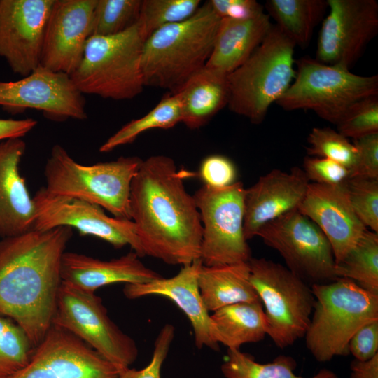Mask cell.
Listing matches in <instances>:
<instances>
[{"instance_id": "1", "label": "cell", "mask_w": 378, "mask_h": 378, "mask_svg": "<svg viewBox=\"0 0 378 378\" xmlns=\"http://www.w3.org/2000/svg\"><path fill=\"white\" fill-rule=\"evenodd\" d=\"M188 175L170 157L142 160L131 183L130 209L144 256L182 266L200 259L202 225L184 184Z\"/></svg>"}, {"instance_id": "2", "label": "cell", "mask_w": 378, "mask_h": 378, "mask_svg": "<svg viewBox=\"0 0 378 378\" xmlns=\"http://www.w3.org/2000/svg\"><path fill=\"white\" fill-rule=\"evenodd\" d=\"M71 235V228L59 227L0 239V314L19 325L34 347L52 326Z\"/></svg>"}, {"instance_id": "3", "label": "cell", "mask_w": 378, "mask_h": 378, "mask_svg": "<svg viewBox=\"0 0 378 378\" xmlns=\"http://www.w3.org/2000/svg\"><path fill=\"white\" fill-rule=\"evenodd\" d=\"M220 21L209 1L188 19L153 32L143 47L144 86L178 92L206 66Z\"/></svg>"}, {"instance_id": "4", "label": "cell", "mask_w": 378, "mask_h": 378, "mask_svg": "<svg viewBox=\"0 0 378 378\" xmlns=\"http://www.w3.org/2000/svg\"><path fill=\"white\" fill-rule=\"evenodd\" d=\"M311 288L315 303L304 335L307 349L318 362L349 354V343L355 332L378 320V294L346 278Z\"/></svg>"}, {"instance_id": "5", "label": "cell", "mask_w": 378, "mask_h": 378, "mask_svg": "<svg viewBox=\"0 0 378 378\" xmlns=\"http://www.w3.org/2000/svg\"><path fill=\"white\" fill-rule=\"evenodd\" d=\"M142 159L121 156L84 165L59 144L51 150L44 169V188L55 195L76 197L100 206L114 217L131 220L130 186Z\"/></svg>"}, {"instance_id": "6", "label": "cell", "mask_w": 378, "mask_h": 378, "mask_svg": "<svg viewBox=\"0 0 378 378\" xmlns=\"http://www.w3.org/2000/svg\"><path fill=\"white\" fill-rule=\"evenodd\" d=\"M295 48L272 24L248 59L227 76L229 109L253 124L261 123L295 76Z\"/></svg>"}, {"instance_id": "7", "label": "cell", "mask_w": 378, "mask_h": 378, "mask_svg": "<svg viewBox=\"0 0 378 378\" xmlns=\"http://www.w3.org/2000/svg\"><path fill=\"white\" fill-rule=\"evenodd\" d=\"M146 36L137 22L112 36H91L82 59L70 75L83 94L131 99L144 88L141 57Z\"/></svg>"}, {"instance_id": "8", "label": "cell", "mask_w": 378, "mask_h": 378, "mask_svg": "<svg viewBox=\"0 0 378 378\" xmlns=\"http://www.w3.org/2000/svg\"><path fill=\"white\" fill-rule=\"evenodd\" d=\"M295 76L276 102L286 111L311 110L336 125L355 102L378 95V76H360L309 56L296 61Z\"/></svg>"}, {"instance_id": "9", "label": "cell", "mask_w": 378, "mask_h": 378, "mask_svg": "<svg viewBox=\"0 0 378 378\" xmlns=\"http://www.w3.org/2000/svg\"><path fill=\"white\" fill-rule=\"evenodd\" d=\"M250 281L264 309L267 335L280 349L304 337L315 298L311 286L281 264L263 258L248 262Z\"/></svg>"}, {"instance_id": "10", "label": "cell", "mask_w": 378, "mask_h": 378, "mask_svg": "<svg viewBox=\"0 0 378 378\" xmlns=\"http://www.w3.org/2000/svg\"><path fill=\"white\" fill-rule=\"evenodd\" d=\"M52 325L78 337L120 372L139 354L132 338L110 318L102 299L62 281Z\"/></svg>"}, {"instance_id": "11", "label": "cell", "mask_w": 378, "mask_h": 378, "mask_svg": "<svg viewBox=\"0 0 378 378\" xmlns=\"http://www.w3.org/2000/svg\"><path fill=\"white\" fill-rule=\"evenodd\" d=\"M241 181L224 188L203 185L193 195L202 225L200 259L205 266L248 262L251 251L244 233Z\"/></svg>"}, {"instance_id": "12", "label": "cell", "mask_w": 378, "mask_h": 378, "mask_svg": "<svg viewBox=\"0 0 378 378\" xmlns=\"http://www.w3.org/2000/svg\"><path fill=\"white\" fill-rule=\"evenodd\" d=\"M256 236L276 251L286 267L307 284H327L338 279L329 241L298 209L265 223Z\"/></svg>"}, {"instance_id": "13", "label": "cell", "mask_w": 378, "mask_h": 378, "mask_svg": "<svg viewBox=\"0 0 378 378\" xmlns=\"http://www.w3.org/2000/svg\"><path fill=\"white\" fill-rule=\"evenodd\" d=\"M33 200L36 209L34 230L76 228L81 234L97 237L115 248L128 245L140 258L144 256L132 220L108 216L99 205L76 197L52 194L44 187L38 190Z\"/></svg>"}, {"instance_id": "14", "label": "cell", "mask_w": 378, "mask_h": 378, "mask_svg": "<svg viewBox=\"0 0 378 378\" xmlns=\"http://www.w3.org/2000/svg\"><path fill=\"white\" fill-rule=\"evenodd\" d=\"M316 59L350 69L378 31L376 0H327Z\"/></svg>"}, {"instance_id": "15", "label": "cell", "mask_w": 378, "mask_h": 378, "mask_svg": "<svg viewBox=\"0 0 378 378\" xmlns=\"http://www.w3.org/2000/svg\"><path fill=\"white\" fill-rule=\"evenodd\" d=\"M0 106L16 114L27 109L55 121L87 118L85 101L69 75L41 65L15 81H0Z\"/></svg>"}, {"instance_id": "16", "label": "cell", "mask_w": 378, "mask_h": 378, "mask_svg": "<svg viewBox=\"0 0 378 378\" xmlns=\"http://www.w3.org/2000/svg\"><path fill=\"white\" fill-rule=\"evenodd\" d=\"M118 370L71 332L52 325L27 365L8 378H118Z\"/></svg>"}, {"instance_id": "17", "label": "cell", "mask_w": 378, "mask_h": 378, "mask_svg": "<svg viewBox=\"0 0 378 378\" xmlns=\"http://www.w3.org/2000/svg\"><path fill=\"white\" fill-rule=\"evenodd\" d=\"M55 0H0V57L23 77L40 65L44 31Z\"/></svg>"}, {"instance_id": "18", "label": "cell", "mask_w": 378, "mask_h": 378, "mask_svg": "<svg viewBox=\"0 0 378 378\" xmlns=\"http://www.w3.org/2000/svg\"><path fill=\"white\" fill-rule=\"evenodd\" d=\"M97 0H55L44 31L40 65L71 75L91 36Z\"/></svg>"}, {"instance_id": "19", "label": "cell", "mask_w": 378, "mask_h": 378, "mask_svg": "<svg viewBox=\"0 0 378 378\" xmlns=\"http://www.w3.org/2000/svg\"><path fill=\"white\" fill-rule=\"evenodd\" d=\"M346 183L333 186L309 183L298 208L325 234L332 246L336 265L367 230L353 210Z\"/></svg>"}, {"instance_id": "20", "label": "cell", "mask_w": 378, "mask_h": 378, "mask_svg": "<svg viewBox=\"0 0 378 378\" xmlns=\"http://www.w3.org/2000/svg\"><path fill=\"white\" fill-rule=\"evenodd\" d=\"M309 182L302 169L293 167L289 172L273 169L245 188L244 196V233L248 241L256 236L265 223L298 209Z\"/></svg>"}, {"instance_id": "21", "label": "cell", "mask_w": 378, "mask_h": 378, "mask_svg": "<svg viewBox=\"0 0 378 378\" xmlns=\"http://www.w3.org/2000/svg\"><path fill=\"white\" fill-rule=\"evenodd\" d=\"M201 259L183 265L178 274L170 278L160 277L141 284H126L123 293L127 298L160 296L172 301L187 316L193 330L195 346L219 349L212 339L210 313L202 298L198 277L202 266Z\"/></svg>"}, {"instance_id": "22", "label": "cell", "mask_w": 378, "mask_h": 378, "mask_svg": "<svg viewBox=\"0 0 378 378\" xmlns=\"http://www.w3.org/2000/svg\"><path fill=\"white\" fill-rule=\"evenodd\" d=\"M26 149L21 138L0 142V237L19 235L34 230L36 209L20 163Z\"/></svg>"}, {"instance_id": "23", "label": "cell", "mask_w": 378, "mask_h": 378, "mask_svg": "<svg viewBox=\"0 0 378 378\" xmlns=\"http://www.w3.org/2000/svg\"><path fill=\"white\" fill-rule=\"evenodd\" d=\"M139 258L134 251L108 260L65 251L61 262L62 281L95 293L99 288L115 283L141 284L162 277Z\"/></svg>"}, {"instance_id": "24", "label": "cell", "mask_w": 378, "mask_h": 378, "mask_svg": "<svg viewBox=\"0 0 378 378\" xmlns=\"http://www.w3.org/2000/svg\"><path fill=\"white\" fill-rule=\"evenodd\" d=\"M272 23L266 13L246 20L220 18L206 67L227 76L244 63L270 31Z\"/></svg>"}, {"instance_id": "25", "label": "cell", "mask_w": 378, "mask_h": 378, "mask_svg": "<svg viewBox=\"0 0 378 378\" xmlns=\"http://www.w3.org/2000/svg\"><path fill=\"white\" fill-rule=\"evenodd\" d=\"M175 93L180 97L181 122L190 129L200 128L227 106V76L204 66Z\"/></svg>"}, {"instance_id": "26", "label": "cell", "mask_w": 378, "mask_h": 378, "mask_svg": "<svg viewBox=\"0 0 378 378\" xmlns=\"http://www.w3.org/2000/svg\"><path fill=\"white\" fill-rule=\"evenodd\" d=\"M210 322L214 341L230 349L260 342L267 335L266 316L260 301L222 307L210 314Z\"/></svg>"}, {"instance_id": "27", "label": "cell", "mask_w": 378, "mask_h": 378, "mask_svg": "<svg viewBox=\"0 0 378 378\" xmlns=\"http://www.w3.org/2000/svg\"><path fill=\"white\" fill-rule=\"evenodd\" d=\"M198 285L209 312L236 303L260 301L250 281L248 262L216 266L202 265Z\"/></svg>"}, {"instance_id": "28", "label": "cell", "mask_w": 378, "mask_h": 378, "mask_svg": "<svg viewBox=\"0 0 378 378\" xmlns=\"http://www.w3.org/2000/svg\"><path fill=\"white\" fill-rule=\"evenodd\" d=\"M267 14L295 46H308L316 27L328 10L327 0H267Z\"/></svg>"}, {"instance_id": "29", "label": "cell", "mask_w": 378, "mask_h": 378, "mask_svg": "<svg viewBox=\"0 0 378 378\" xmlns=\"http://www.w3.org/2000/svg\"><path fill=\"white\" fill-rule=\"evenodd\" d=\"M296 361L290 356H279L272 362L260 363L240 349H227L221 365L225 378H305L295 373ZM308 378H339L333 371L323 368Z\"/></svg>"}, {"instance_id": "30", "label": "cell", "mask_w": 378, "mask_h": 378, "mask_svg": "<svg viewBox=\"0 0 378 378\" xmlns=\"http://www.w3.org/2000/svg\"><path fill=\"white\" fill-rule=\"evenodd\" d=\"M181 106L178 93L165 95L148 113L132 120L111 135L99 148L107 153L115 148L131 144L141 133L152 129H169L181 122Z\"/></svg>"}, {"instance_id": "31", "label": "cell", "mask_w": 378, "mask_h": 378, "mask_svg": "<svg viewBox=\"0 0 378 378\" xmlns=\"http://www.w3.org/2000/svg\"><path fill=\"white\" fill-rule=\"evenodd\" d=\"M336 275L378 294V233L367 229L355 246L336 265Z\"/></svg>"}, {"instance_id": "32", "label": "cell", "mask_w": 378, "mask_h": 378, "mask_svg": "<svg viewBox=\"0 0 378 378\" xmlns=\"http://www.w3.org/2000/svg\"><path fill=\"white\" fill-rule=\"evenodd\" d=\"M34 348L19 325L0 314V378H8L24 368Z\"/></svg>"}, {"instance_id": "33", "label": "cell", "mask_w": 378, "mask_h": 378, "mask_svg": "<svg viewBox=\"0 0 378 378\" xmlns=\"http://www.w3.org/2000/svg\"><path fill=\"white\" fill-rule=\"evenodd\" d=\"M141 0H97L94 9L91 36L120 34L137 22Z\"/></svg>"}, {"instance_id": "34", "label": "cell", "mask_w": 378, "mask_h": 378, "mask_svg": "<svg viewBox=\"0 0 378 378\" xmlns=\"http://www.w3.org/2000/svg\"><path fill=\"white\" fill-rule=\"evenodd\" d=\"M200 6V0H143L137 22L147 38L162 27L188 19Z\"/></svg>"}, {"instance_id": "35", "label": "cell", "mask_w": 378, "mask_h": 378, "mask_svg": "<svg viewBox=\"0 0 378 378\" xmlns=\"http://www.w3.org/2000/svg\"><path fill=\"white\" fill-rule=\"evenodd\" d=\"M308 156L323 158L339 162L351 171L357 150L348 138L330 127H313L307 136Z\"/></svg>"}, {"instance_id": "36", "label": "cell", "mask_w": 378, "mask_h": 378, "mask_svg": "<svg viewBox=\"0 0 378 378\" xmlns=\"http://www.w3.org/2000/svg\"><path fill=\"white\" fill-rule=\"evenodd\" d=\"M346 138L359 139L378 133V95L353 104L336 124Z\"/></svg>"}, {"instance_id": "37", "label": "cell", "mask_w": 378, "mask_h": 378, "mask_svg": "<svg viewBox=\"0 0 378 378\" xmlns=\"http://www.w3.org/2000/svg\"><path fill=\"white\" fill-rule=\"evenodd\" d=\"M346 185L355 214L367 229L378 233V179L351 177Z\"/></svg>"}, {"instance_id": "38", "label": "cell", "mask_w": 378, "mask_h": 378, "mask_svg": "<svg viewBox=\"0 0 378 378\" xmlns=\"http://www.w3.org/2000/svg\"><path fill=\"white\" fill-rule=\"evenodd\" d=\"M175 335L172 324H165L160 330L154 342L150 363L143 369L130 368L119 372L118 378H161V368L169 353Z\"/></svg>"}, {"instance_id": "39", "label": "cell", "mask_w": 378, "mask_h": 378, "mask_svg": "<svg viewBox=\"0 0 378 378\" xmlns=\"http://www.w3.org/2000/svg\"><path fill=\"white\" fill-rule=\"evenodd\" d=\"M303 172L309 183L324 185H340L350 178L351 171L346 166L330 159L306 156Z\"/></svg>"}, {"instance_id": "40", "label": "cell", "mask_w": 378, "mask_h": 378, "mask_svg": "<svg viewBox=\"0 0 378 378\" xmlns=\"http://www.w3.org/2000/svg\"><path fill=\"white\" fill-rule=\"evenodd\" d=\"M200 176L204 185L224 188L236 182L237 171L233 162L225 156L211 155L202 162Z\"/></svg>"}, {"instance_id": "41", "label": "cell", "mask_w": 378, "mask_h": 378, "mask_svg": "<svg viewBox=\"0 0 378 378\" xmlns=\"http://www.w3.org/2000/svg\"><path fill=\"white\" fill-rule=\"evenodd\" d=\"M357 158L351 177L378 179V133L354 139Z\"/></svg>"}, {"instance_id": "42", "label": "cell", "mask_w": 378, "mask_h": 378, "mask_svg": "<svg viewBox=\"0 0 378 378\" xmlns=\"http://www.w3.org/2000/svg\"><path fill=\"white\" fill-rule=\"evenodd\" d=\"M348 350L354 359L360 361L370 360L378 354V320L359 328L351 338Z\"/></svg>"}, {"instance_id": "43", "label": "cell", "mask_w": 378, "mask_h": 378, "mask_svg": "<svg viewBox=\"0 0 378 378\" xmlns=\"http://www.w3.org/2000/svg\"><path fill=\"white\" fill-rule=\"evenodd\" d=\"M209 2L220 18L246 20L265 12L263 6L255 0H211Z\"/></svg>"}, {"instance_id": "44", "label": "cell", "mask_w": 378, "mask_h": 378, "mask_svg": "<svg viewBox=\"0 0 378 378\" xmlns=\"http://www.w3.org/2000/svg\"><path fill=\"white\" fill-rule=\"evenodd\" d=\"M37 125L33 118L0 119V142L13 138H21Z\"/></svg>"}, {"instance_id": "45", "label": "cell", "mask_w": 378, "mask_h": 378, "mask_svg": "<svg viewBox=\"0 0 378 378\" xmlns=\"http://www.w3.org/2000/svg\"><path fill=\"white\" fill-rule=\"evenodd\" d=\"M350 370V378H378V354L365 361L353 360Z\"/></svg>"}, {"instance_id": "46", "label": "cell", "mask_w": 378, "mask_h": 378, "mask_svg": "<svg viewBox=\"0 0 378 378\" xmlns=\"http://www.w3.org/2000/svg\"><path fill=\"white\" fill-rule=\"evenodd\" d=\"M1 238V237H0Z\"/></svg>"}]
</instances>
